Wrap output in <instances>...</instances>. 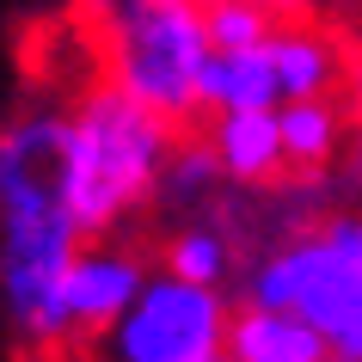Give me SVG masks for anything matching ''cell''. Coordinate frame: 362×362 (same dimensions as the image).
Returning <instances> with one entry per match:
<instances>
[{
    "label": "cell",
    "instance_id": "6da1fadb",
    "mask_svg": "<svg viewBox=\"0 0 362 362\" xmlns=\"http://www.w3.org/2000/svg\"><path fill=\"white\" fill-rule=\"evenodd\" d=\"M166 117L141 111L105 80H86V93L62 105V148H56V197L80 240L135 228V215L160 203V178L178 148Z\"/></svg>",
    "mask_w": 362,
    "mask_h": 362
},
{
    "label": "cell",
    "instance_id": "7a4b0ae2",
    "mask_svg": "<svg viewBox=\"0 0 362 362\" xmlns=\"http://www.w3.org/2000/svg\"><path fill=\"white\" fill-rule=\"evenodd\" d=\"M240 301L320 332L332 362H362V221L332 209L307 228L270 233L240 258Z\"/></svg>",
    "mask_w": 362,
    "mask_h": 362
},
{
    "label": "cell",
    "instance_id": "3957f363",
    "mask_svg": "<svg viewBox=\"0 0 362 362\" xmlns=\"http://www.w3.org/2000/svg\"><path fill=\"white\" fill-rule=\"evenodd\" d=\"M93 56L105 86L185 129L209 62L203 0H93Z\"/></svg>",
    "mask_w": 362,
    "mask_h": 362
},
{
    "label": "cell",
    "instance_id": "277c9868",
    "mask_svg": "<svg viewBox=\"0 0 362 362\" xmlns=\"http://www.w3.org/2000/svg\"><path fill=\"white\" fill-rule=\"evenodd\" d=\"M356 56L338 25L320 13L307 19H276L246 49H209L203 80H197V117L215 111H283L295 98H338L350 93Z\"/></svg>",
    "mask_w": 362,
    "mask_h": 362
},
{
    "label": "cell",
    "instance_id": "5b68a950",
    "mask_svg": "<svg viewBox=\"0 0 362 362\" xmlns=\"http://www.w3.org/2000/svg\"><path fill=\"white\" fill-rule=\"evenodd\" d=\"M228 288L185 283L172 270H148L129 307L93 338L86 362H203L228 338Z\"/></svg>",
    "mask_w": 362,
    "mask_h": 362
},
{
    "label": "cell",
    "instance_id": "8992f818",
    "mask_svg": "<svg viewBox=\"0 0 362 362\" xmlns=\"http://www.w3.org/2000/svg\"><path fill=\"white\" fill-rule=\"evenodd\" d=\"M153 270V258L123 233H105V240H80L68 270H62V325H68V344H93L105 325L129 307V295L141 288V276Z\"/></svg>",
    "mask_w": 362,
    "mask_h": 362
},
{
    "label": "cell",
    "instance_id": "52a82bcc",
    "mask_svg": "<svg viewBox=\"0 0 362 362\" xmlns=\"http://www.w3.org/2000/svg\"><path fill=\"white\" fill-rule=\"evenodd\" d=\"M215 172L228 191H276L288 178L283 166V141H276V111H215L203 129Z\"/></svg>",
    "mask_w": 362,
    "mask_h": 362
},
{
    "label": "cell",
    "instance_id": "ba28073f",
    "mask_svg": "<svg viewBox=\"0 0 362 362\" xmlns=\"http://www.w3.org/2000/svg\"><path fill=\"white\" fill-rule=\"evenodd\" d=\"M350 135H356V105H350V93L295 98V105L276 111V141H283L288 178H332V172H344Z\"/></svg>",
    "mask_w": 362,
    "mask_h": 362
},
{
    "label": "cell",
    "instance_id": "9c48e42d",
    "mask_svg": "<svg viewBox=\"0 0 362 362\" xmlns=\"http://www.w3.org/2000/svg\"><path fill=\"white\" fill-rule=\"evenodd\" d=\"M221 356H228V362H332V350H325L320 332H307L301 320L240 301V307L228 313Z\"/></svg>",
    "mask_w": 362,
    "mask_h": 362
},
{
    "label": "cell",
    "instance_id": "30bf717a",
    "mask_svg": "<svg viewBox=\"0 0 362 362\" xmlns=\"http://www.w3.org/2000/svg\"><path fill=\"white\" fill-rule=\"evenodd\" d=\"M240 240H233L215 215H185L178 228L160 240V258L153 270H172V276H185V283H203V288H228L240 276Z\"/></svg>",
    "mask_w": 362,
    "mask_h": 362
},
{
    "label": "cell",
    "instance_id": "8fae6325",
    "mask_svg": "<svg viewBox=\"0 0 362 362\" xmlns=\"http://www.w3.org/2000/svg\"><path fill=\"white\" fill-rule=\"evenodd\" d=\"M221 191H228V185H221V172H215L203 135H178V148H172V160H166V178H160V203L197 215V209H209Z\"/></svg>",
    "mask_w": 362,
    "mask_h": 362
},
{
    "label": "cell",
    "instance_id": "7c38bea8",
    "mask_svg": "<svg viewBox=\"0 0 362 362\" xmlns=\"http://www.w3.org/2000/svg\"><path fill=\"white\" fill-rule=\"evenodd\" d=\"M270 13H258V6H233V0H215V6H203V31H209V49H246V43H258L270 31Z\"/></svg>",
    "mask_w": 362,
    "mask_h": 362
},
{
    "label": "cell",
    "instance_id": "4fadbf2b",
    "mask_svg": "<svg viewBox=\"0 0 362 362\" xmlns=\"http://www.w3.org/2000/svg\"><path fill=\"white\" fill-rule=\"evenodd\" d=\"M203 6H215V0H203ZM233 6H258L270 19H307V13H320L325 0H233Z\"/></svg>",
    "mask_w": 362,
    "mask_h": 362
},
{
    "label": "cell",
    "instance_id": "5bb4252c",
    "mask_svg": "<svg viewBox=\"0 0 362 362\" xmlns=\"http://www.w3.org/2000/svg\"><path fill=\"white\" fill-rule=\"evenodd\" d=\"M25 362H86V350H74V344H56V350H25Z\"/></svg>",
    "mask_w": 362,
    "mask_h": 362
},
{
    "label": "cell",
    "instance_id": "9a60e30c",
    "mask_svg": "<svg viewBox=\"0 0 362 362\" xmlns=\"http://www.w3.org/2000/svg\"><path fill=\"white\" fill-rule=\"evenodd\" d=\"M203 362H228V356H221V350H215V356H203Z\"/></svg>",
    "mask_w": 362,
    "mask_h": 362
}]
</instances>
